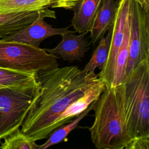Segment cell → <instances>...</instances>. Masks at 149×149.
<instances>
[{
	"label": "cell",
	"mask_w": 149,
	"mask_h": 149,
	"mask_svg": "<svg viewBox=\"0 0 149 149\" xmlns=\"http://www.w3.org/2000/svg\"><path fill=\"white\" fill-rule=\"evenodd\" d=\"M102 0H83L73 10L71 25L76 33L86 34L89 32L95 16Z\"/></svg>",
	"instance_id": "7c38bea8"
},
{
	"label": "cell",
	"mask_w": 149,
	"mask_h": 149,
	"mask_svg": "<svg viewBox=\"0 0 149 149\" xmlns=\"http://www.w3.org/2000/svg\"><path fill=\"white\" fill-rule=\"evenodd\" d=\"M96 100V101H97ZM96 101H93L82 113L74 118V120L65 123L52 132L47 137L46 141L42 145H38L37 149H45L65 140L69 133L77 127L79 122L94 108Z\"/></svg>",
	"instance_id": "2e32d148"
},
{
	"label": "cell",
	"mask_w": 149,
	"mask_h": 149,
	"mask_svg": "<svg viewBox=\"0 0 149 149\" xmlns=\"http://www.w3.org/2000/svg\"><path fill=\"white\" fill-rule=\"evenodd\" d=\"M98 80L97 74L74 66L38 73V86L20 129L31 141L47 139L50 125L72 102L83 95Z\"/></svg>",
	"instance_id": "6da1fadb"
},
{
	"label": "cell",
	"mask_w": 149,
	"mask_h": 149,
	"mask_svg": "<svg viewBox=\"0 0 149 149\" xmlns=\"http://www.w3.org/2000/svg\"><path fill=\"white\" fill-rule=\"evenodd\" d=\"M83 0H51L49 7L73 10Z\"/></svg>",
	"instance_id": "ffe728a7"
},
{
	"label": "cell",
	"mask_w": 149,
	"mask_h": 149,
	"mask_svg": "<svg viewBox=\"0 0 149 149\" xmlns=\"http://www.w3.org/2000/svg\"><path fill=\"white\" fill-rule=\"evenodd\" d=\"M94 120L89 127L93 144L97 149H127L132 140L127 128L123 83L105 86L96 101Z\"/></svg>",
	"instance_id": "7a4b0ae2"
},
{
	"label": "cell",
	"mask_w": 149,
	"mask_h": 149,
	"mask_svg": "<svg viewBox=\"0 0 149 149\" xmlns=\"http://www.w3.org/2000/svg\"><path fill=\"white\" fill-rule=\"evenodd\" d=\"M128 132L134 139H149V59L140 62L125 78Z\"/></svg>",
	"instance_id": "3957f363"
},
{
	"label": "cell",
	"mask_w": 149,
	"mask_h": 149,
	"mask_svg": "<svg viewBox=\"0 0 149 149\" xmlns=\"http://www.w3.org/2000/svg\"><path fill=\"white\" fill-rule=\"evenodd\" d=\"M145 9L149 10V0H139Z\"/></svg>",
	"instance_id": "7402d4cb"
},
{
	"label": "cell",
	"mask_w": 149,
	"mask_h": 149,
	"mask_svg": "<svg viewBox=\"0 0 149 149\" xmlns=\"http://www.w3.org/2000/svg\"><path fill=\"white\" fill-rule=\"evenodd\" d=\"M130 7V6H129ZM129 10L126 19L122 43L119 49L116 63L114 77L112 87L123 83L126 77V68L129 55Z\"/></svg>",
	"instance_id": "ac0fdd59"
},
{
	"label": "cell",
	"mask_w": 149,
	"mask_h": 149,
	"mask_svg": "<svg viewBox=\"0 0 149 149\" xmlns=\"http://www.w3.org/2000/svg\"><path fill=\"white\" fill-rule=\"evenodd\" d=\"M130 0H118V6L114 22L112 25L108 57L104 68L98 74L100 80L104 82L105 86L112 87L116 59L122 43L126 19L129 13Z\"/></svg>",
	"instance_id": "ba28073f"
},
{
	"label": "cell",
	"mask_w": 149,
	"mask_h": 149,
	"mask_svg": "<svg viewBox=\"0 0 149 149\" xmlns=\"http://www.w3.org/2000/svg\"><path fill=\"white\" fill-rule=\"evenodd\" d=\"M74 33L75 31H71L62 34L60 42L53 48L45 49V51L69 62L81 61L88 50L90 43L85 37L86 34L76 35Z\"/></svg>",
	"instance_id": "9c48e42d"
},
{
	"label": "cell",
	"mask_w": 149,
	"mask_h": 149,
	"mask_svg": "<svg viewBox=\"0 0 149 149\" xmlns=\"http://www.w3.org/2000/svg\"><path fill=\"white\" fill-rule=\"evenodd\" d=\"M37 87L0 88V141L20 129Z\"/></svg>",
	"instance_id": "5b68a950"
},
{
	"label": "cell",
	"mask_w": 149,
	"mask_h": 149,
	"mask_svg": "<svg viewBox=\"0 0 149 149\" xmlns=\"http://www.w3.org/2000/svg\"><path fill=\"white\" fill-rule=\"evenodd\" d=\"M105 87V84L104 82L98 79L83 95L69 104L50 125L47 131V138L55 129L70 122L73 118L76 117L86 110L93 101L98 100L104 90Z\"/></svg>",
	"instance_id": "30bf717a"
},
{
	"label": "cell",
	"mask_w": 149,
	"mask_h": 149,
	"mask_svg": "<svg viewBox=\"0 0 149 149\" xmlns=\"http://www.w3.org/2000/svg\"><path fill=\"white\" fill-rule=\"evenodd\" d=\"M50 4L51 0H0V13L38 11Z\"/></svg>",
	"instance_id": "e0dca14e"
},
{
	"label": "cell",
	"mask_w": 149,
	"mask_h": 149,
	"mask_svg": "<svg viewBox=\"0 0 149 149\" xmlns=\"http://www.w3.org/2000/svg\"><path fill=\"white\" fill-rule=\"evenodd\" d=\"M59 58L40 47L0 40L1 68L38 74L58 67Z\"/></svg>",
	"instance_id": "277c9868"
},
{
	"label": "cell",
	"mask_w": 149,
	"mask_h": 149,
	"mask_svg": "<svg viewBox=\"0 0 149 149\" xmlns=\"http://www.w3.org/2000/svg\"><path fill=\"white\" fill-rule=\"evenodd\" d=\"M45 17L55 19V12L49 9L48 8H46L41 11L38 17L30 24L12 34L2 38V39L40 47L41 42L45 39L71 31L68 29L69 26L65 28L54 27L45 21Z\"/></svg>",
	"instance_id": "52a82bcc"
},
{
	"label": "cell",
	"mask_w": 149,
	"mask_h": 149,
	"mask_svg": "<svg viewBox=\"0 0 149 149\" xmlns=\"http://www.w3.org/2000/svg\"><path fill=\"white\" fill-rule=\"evenodd\" d=\"M118 6V0H102L89 31L93 46L113 24Z\"/></svg>",
	"instance_id": "8fae6325"
},
{
	"label": "cell",
	"mask_w": 149,
	"mask_h": 149,
	"mask_svg": "<svg viewBox=\"0 0 149 149\" xmlns=\"http://www.w3.org/2000/svg\"><path fill=\"white\" fill-rule=\"evenodd\" d=\"M0 148L2 149H37L35 141L28 140L22 133L20 129H17L3 139Z\"/></svg>",
	"instance_id": "d6986e66"
},
{
	"label": "cell",
	"mask_w": 149,
	"mask_h": 149,
	"mask_svg": "<svg viewBox=\"0 0 149 149\" xmlns=\"http://www.w3.org/2000/svg\"><path fill=\"white\" fill-rule=\"evenodd\" d=\"M149 139H134L132 140L127 149H148Z\"/></svg>",
	"instance_id": "44dd1931"
},
{
	"label": "cell",
	"mask_w": 149,
	"mask_h": 149,
	"mask_svg": "<svg viewBox=\"0 0 149 149\" xmlns=\"http://www.w3.org/2000/svg\"><path fill=\"white\" fill-rule=\"evenodd\" d=\"M149 59V10L139 0H130L129 46L126 76L140 62Z\"/></svg>",
	"instance_id": "8992f818"
},
{
	"label": "cell",
	"mask_w": 149,
	"mask_h": 149,
	"mask_svg": "<svg viewBox=\"0 0 149 149\" xmlns=\"http://www.w3.org/2000/svg\"><path fill=\"white\" fill-rule=\"evenodd\" d=\"M38 86L37 73L18 72L0 68V88H37Z\"/></svg>",
	"instance_id": "5bb4252c"
},
{
	"label": "cell",
	"mask_w": 149,
	"mask_h": 149,
	"mask_svg": "<svg viewBox=\"0 0 149 149\" xmlns=\"http://www.w3.org/2000/svg\"><path fill=\"white\" fill-rule=\"evenodd\" d=\"M43 9L38 11L0 13V37L3 38L12 34L29 26L38 17Z\"/></svg>",
	"instance_id": "4fadbf2b"
},
{
	"label": "cell",
	"mask_w": 149,
	"mask_h": 149,
	"mask_svg": "<svg viewBox=\"0 0 149 149\" xmlns=\"http://www.w3.org/2000/svg\"><path fill=\"white\" fill-rule=\"evenodd\" d=\"M112 25L108 30L107 36H103L99 40L98 44L93 53L91 58L83 70L84 72L95 74L96 68L102 70L105 66L109 52L112 34Z\"/></svg>",
	"instance_id": "9a60e30c"
}]
</instances>
